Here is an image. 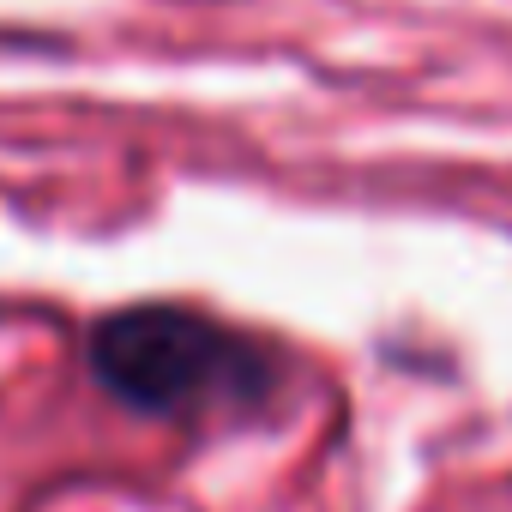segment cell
I'll list each match as a JSON object with an SVG mask.
<instances>
[{"instance_id":"6da1fadb","label":"cell","mask_w":512,"mask_h":512,"mask_svg":"<svg viewBox=\"0 0 512 512\" xmlns=\"http://www.w3.org/2000/svg\"><path fill=\"white\" fill-rule=\"evenodd\" d=\"M85 356H91V374L145 416H187L260 380V356L235 332L169 302H139L97 320Z\"/></svg>"}]
</instances>
